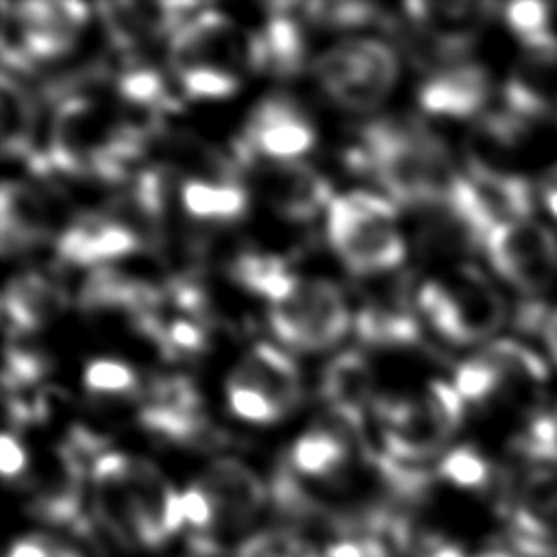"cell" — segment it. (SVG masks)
Segmentation results:
<instances>
[{"mask_svg": "<svg viewBox=\"0 0 557 557\" xmlns=\"http://www.w3.org/2000/svg\"><path fill=\"white\" fill-rule=\"evenodd\" d=\"M355 159L389 200L416 209L444 207L457 176L444 144L416 120H374L363 128Z\"/></svg>", "mask_w": 557, "mask_h": 557, "instance_id": "6da1fadb", "label": "cell"}, {"mask_svg": "<svg viewBox=\"0 0 557 557\" xmlns=\"http://www.w3.org/2000/svg\"><path fill=\"white\" fill-rule=\"evenodd\" d=\"M326 235L344 265L361 276L389 272L405 259L396 207L372 191L335 194L326 207Z\"/></svg>", "mask_w": 557, "mask_h": 557, "instance_id": "7a4b0ae2", "label": "cell"}, {"mask_svg": "<svg viewBox=\"0 0 557 557\" xmlns=\"http://www.w3.org/2000/svg\"><path fill=\"white\" fill-rule=\"evenodd\" d=\"M383 455L413 463L435 455L463 420V398L453 383L429 381L416 398H394L376 405Z\"/></svg>", "mask_w": 557, "mask_h": 557, "instance_id": "3957f363", "label": "cell"}, {"mask_svg": "<svg viewBox=\"0 0 557 557\" xmlns=\"http://www.w3.org/2000/svg\"><path fill=\"white\" fill-rule=\"evenodd\" d=\"M418 309L453 344H474L505 322V300L474 268H459L418 292Z\"/></svg>", "mask_w": 557, "mask_h": 557, "instance_id": "277c9868", "label": "cell"}, {"mask_svg": "<svg viewBox=\"0 0 557 557\" xmlns=\"http://www.w3.org/2000/svg\"><path fill=\"white\" fill-rule=\"evenodd\" d=\"M4 72H28L39 61H52L72 50L89 9L83 2H20L2 4Z\"/></svg>", "mask_w": 557, "mask_h": 557, "instance_id": "5b68a950", "label": "cell"}, {"mask_svg": "<svg viewBox=\"0 0 557 557\" xmlns=\"http://www.w3.org/2000/svg\"><path fill=\"white\" fill-rule=\"evenodd\" d=\"M313 74L337 104L370 111L394 89L398 59L379 39H348L324 50L313 65Z\"/></svg>", "mask_w": 557, "mask_h": 557, "instance_id": "8992f818", "label": "cell"}, {"mask_svg": "<svg viewBox=\"0 0 557 557\" xmlns=\"http://www.w3.org/2000/svg\"><path fill=\"white\" fill-rule=\"evenodd\" d=\"M270 329L294 350H324L337 344L350 324L342 292L324 278L296 276L292 287L270 302Z\"/></svg>", "mask_w": 557, "mask_h": 557, "instance_id": "52a82bcc", "label": "cell"}, {"mask_svg": "<svg viewBox=\"0 0 557 557\" xmlns=\"http://www.w3.org/2000/svg\"><path fill=\"white\" fill-rule=\"evenodd\" d=\"M226 394L237 418L270 424L298 405L300 374L287 352L265 342L255 344L231 372Z\"/></svg>", "mask_w": 557, "mask_h": 557, "instance_id": "ba28073f", "label": "cell"}, {"mask_svg": "<svg viewBox=\"0 0 557 557\" xmlns=\"http://www.w3.org/2000/svg\"><path fill=\"white\" fill-rule=\"evenodd\" d=\"M168 65L172 81L194 74H218L242 81V70L250 67L248 39H244L226 15L213 9H200L170 37Z\"/></svg>", "mask_w": 557, "mask_h": 557, "instance_id": "9c48e42d", "label": "cell"}, {"mask_svg": "<svg viewBox=\"0 0 557 557\" xmlns=\"http://www.w3.org/2000/svg\"><path fill=\"white\" fill-rule=\"evenodd\" d=\"M507 537L520 557H557V461L527 463L503 505Z\"/></svg>", "mask_w": 557, "mask_h": 557, "instance_id": "30bf717a", "label": "cell"}, {"mask_svg": "<svg viewBox=\"0 0 557 557\" xmlns=\"http://www.w3.org/2000/svg\"><path fill=\"white\" fill-rule=\"evenodd\" d=\"M481 246L494 270L520 292L537 294L557 274V237L537 222L498 224L485 233Z\"/></svg>", "mask_w": 557, "mask_h": 557, "instance_id": "8fae6325", "label": "cell"}, {"mask_svg": "<svg viewBox=\"0 0 557 557\" xmlns=\"http://www.w3.org/2000/svg\"><path fill=\"white\" fill-rule=\"evenodd\" d=\"M313 144L315 131L300 107L285 96H274L255 107L237 139L235 157L239 163H287L307 154Z\"/></svg>", "mask_w": 557, "mask_h": 557, "instance_id": "7c38bea8", "label": "cell"}, {"mask_svg": "<svg viewBox=\"0 0 557 557\" xmlns=\"http://www.w3.org/2000/svg\"><path fill=\"white\" fill-rule=\"evenodd\" d=\"M83 498V453L74 444L50 448L35 474L28 479V511L46 524L87 531Z\"/></svg>", "mask_w": 557, "mask_h": 557, "instance_id": "4fadbf2b", "label": "cell"}, {"mask_svg": "<svg viewBox=\"0 0 557 557\" xmlns=\"http://www.w3.org/2000/svg\"><path fill=\"white\" fill-rule=\"evenodd\" d=\"M146 239L144 231L113 207L70 220L59 233L57 250L67 263L96 265L135 255Z\"/></svg>", "mask_w": 557, "mask_h": 557, "instance_id": "5bb4252c", "label": "cell"}, {"mask_svg": "<svg viewBox=\"0 0 557 557\" xmlns=\"http://www.w3.org/2000/svg\"><path fill=\"white\" fill-rule=\"evenodd\" d=\"M139 420L157 437L176 444H198L209 437L202 400L189 379L154 381L139 396Z\"/></svg>", "mask_w": 557, "mask_h": 557, "instance_id": "9a60e30c", "label": "cell"}, {"mask_svg": "<svg viewBox=\"0 0 557 557\" xmlns=\"http://www.w3.org/2000/svg\"><path fill=\"white\" fill-rule=\"evenodd\" d=\"M242 168L259 183L270 205L289 220H311L322 209L326 211L335 196L324 176L296 161H248Z\"/></svg>", "mask_w": 557, "mask_h": 557, "instance_id": "2e32d148", "label": "cell"}, {"mask_svg": "<svg viewBox=\"0 0 557 557\" xmlns=\"http://www.w3.org/2000/svg\"><path fill=\"white\" fill-rule=\"evenodd\" d=\"M128 476L137 509L139 542L144 548L163 546L185 527L181 494L146 459L128 457Z\"/></svg>", "mask_w": 557, "mask_h": 557, "instance_id": "e0dca14e", "label": "cell"}, {"mask_svg": "<svg viewBox=\"0 0 557 557\" xmlns=\"http://www.w3.org/2000/svg\"><path fill=\"white\" fill-rule=\"evenodd\" d=\"M98 15L107 35L120 50H135L161 37H172L176 28L198 13L196 2H104Z\"/></svg>", "mask_w": 557, "mask_h": 557, "instance_id": "ac0fdd59", "label": "cell"}, {"mask_svg": "<svg viewBox=\"0 0 557 557\" xmlns=\"http://www.w3.org/2000/svg\"><path fill=\"white\" fill-rule=\"evenodd\" d=\"M61 215V198L50 189L24 181H7L0 196V228L4 250H22L50 237Z\"/></svg>", "mask_w": 557, "mask_h": 557, "instance_id": "d6986e66", "label": "cell"}, {"mask_svg": "<svg viewBox=\"0 0 557 557\" xmlns=\"http://www.w3.org/2000/svg\"><path fill=\"white\" fill-rule=\"evenodd\" d=\"M215 507V529H242L263 509L268 492L237 459H215L198 481Z\"/></svg>", "mask_w": 557, "mask_h": 557, "instance_id": "ffe728a7", "label": "cell"}, {"mask_svg": "<svg viewBox=\"0 0 557 557\" xmlns=\"http://www.w3.org/2000/svg\"><path fill=\"white\" fill-rule=\"evenodd\" d=\"M263 26L248 37L250 70L289 76L305 61L302 15H296V4H268Z\"/></svg>", "mask_w": 557, "mask_h": 557, "instance_id": "44dd1931", "label": "cell"}, {"mask_svg": "<svg viewBox=\"0 0 557 557\" xmlns=\"http://www.w3.org/2000/svg\"><path fill=\"white\" fill-rule=\"evenodd\" d=\"M490 81L483 67L457 63L433 74L420 89V104L440 117H470L485 104Z\"/></svg>", "mask_w": 557, "mask_h": 557, "instance_id": "7402d4cb", "label": "cell"}, {"mask_svg": "<svg viewBox=\"0 0 557 557\" xmlns=\"http://www.w3.org/2000/svg\"><path fill=\"white\" fill-rule=\"evenodd\" d=\"M65 305L57 283L37 272L13 276L2 294V320L9 333H33L48 324Z\"/></svg>", "mask_w": 557, "mask_h": 557, "instance_id": "603a6c76", "label": "cell"}, {"mask_svg": "<svg viewBox=\"0 0 557 557\" xmlns=\"http://www.w3.org/2000/svg\"><path fill=\"white\" fill-rule=\"evenodd\" d=\"M322 394L331 416L359 431L372 396V370L363 355L350 350L335 357L324 372Z\"/></svg>", "mask_w": 557, "mask_h": 557, "instance_id": "cb8c5ba5", "label": "cell"}, {"mask_svg": "<svg viewBox=\"0 0 557 557\" xmlns=\"http://www.w3.org/2000/svg\"><path fill=\"white\" fill-rule=\"evenodd\" d=\"M333 420V426H313L294 442L289 453V466L296 474L329 481L339 476L348 468L352 457L350 435L357 431L337 418Z\"/></svg>", "mask_w": 557, "mask_h": 557, "instance_id": "d4e9b609", "label": "cell"}, {"mask_svg": "<svg viewBox=\"0 0 557 557\" xmlns=\"http://www.w3.org/2000/svg\"><path fill=\"white\" fill-rule=\"evenodd\" d=\"M183 209L202 222H233L246 213L248 191L235 172L191 174L181 185Z\"/></svg>", "mask_w": 557, "mask_h": 557, "instance_id": "484cf974", "label": "cell"}, {"mask_svg": "<svg viewBox=\"0 0 557 557\" xmlns=\"http://www.w3.org/2000/svg\"><path fill=\"white\" fill-rule=\"evenodd\" d=\"M0 120H2V152L4 157L37 159L35 126L37 102L35 96L13 74L4 72L0 83Z\"/></svg>", "mask_w": 557, "mask_h": 557, "instance_id": "4316f807", "label": "cell"}, {"mask_svg": "<svg viewBox=\"0 0 557 557\" xmlns=\"http://www.w3.org/2000/svg\"><path fill=\"white\" fill-rule=\"evenodd\" d=\"M398 296L379 298L359 311L357 333L366 344L405 346L418 339L420 335L418 315Z\"/></svg>", "mask_w": 557, "mask_h": 557, "instance_id": "83f0119b", "label": "cell"}, {"mask_svg": "<svg viewBox=\"0 0 557 557\" xmlns=\"http://www.w3.org/2000/svg\"><path fill=\"white\" fill-rule=\"evenodd\" d=\"M483 355L500 370L505 389H533L546 383L548 370L540 355L513 339L492 342Z\"/></svg>", "mask_w": 557, "mask_h": 557, "instance_id": "f1b7e54d", "label": "cell"}, {"mask_svg": "<svg viewBox=\"0 0 557 557\" xmlns=\"http://www.w3.org/2000/svg\"><path fill=\"white\" fill-rule=\"evenodd\" d=\"M505 20L518 39L537 57L555 59L557 57V37L550 28L548 4L540 0H518L507 4Z\"/></svg>", "mask_w": 557, "mask_h": 557, "instance_id": "f546056e", "label": "cell"}, {"mask_svg": "<svg viewBox=\"0 0 557 557\" xmlns=\"http://www.w3.org/2000/svg\"><path fill=\"white\" fill-rule=\"evenodd\" d=\"M233 276L248 292L265 298L270 305L292 287L298 274L289 272L278 257L261 255V252H244L233 263Z\"/></svg>", "mask_w": 557, "mask_h": 557, "instance_id": "4dcf8cb0", "label": "cell"}, {"mask_svg": "<svg viewBox=\"0 0 557 557\" xmlns=\"http://www.w3.org/2000/svg\"><path fill=\"white\" fill-rule=\"evenodd\" d=\"M85 387L104 398H126L141 396V385L137 372L117 359H94L83 374Z\"/></svg>", "mask_w": 557, "mask_h": 557, "instance_id": "1f68e13d", "label": "cell"}, {"mask_svg": "<svg viewBox=\"0 0 557 557\" xmlns=\"http://www.w3.org/2000/svg\"><path fill=\"white\" fill-rule=\"evenodd\" d=\"M453 387L459 392L463 403L468 400L481 405L505 389V379L500 370L481 352L455 370Z\"/></svg>", "mask_w": 557, "mask_h": 557, "instance_id": "d6a6232c", "label": "cell"}, {"mask_svg": "<svg viewBox=\"0 0 557 557\" xmlns=\"http://www.w3.org/2000/svg\"><path fill=\"white\" fill-rule=\"evenodd\" d=\"M437 474L455 487L483 490L490 483V463L472 446H457L440 459Z\"/></svg>", "mask_w": 557, "mask_h": 557, "instance_id": "836d02e7", "label": "cell"}, {"mask_svg": "<svg viewBox=\"0 0 557 557\" xmlns=\"http://www.w3.org/2000/svg\"><path fill=\"white\" fill-rule=\"evenodd\" d=\"M235 557H320L298 533L272 529L246 540Z\"/></svg>", "mask_w": 557, "mask_h": 557, "instance_id": "e575fe53", "label": "cell"}, {"mask_svg": "<svg viewBox=\"0 0 557 557\" xmlns=\"http://www.w3.org/2000/svg\"><path fill=\"white\" fill-rule=\"evenodd\" d=\"M46 372V359L22 346H9L4 355V374L2 383L7 394H20L33 387Z\"/></svg>", "mask_w": 557, "mask_h": 557, "instance_id": "d590c367", "label": "cell"}, {"mask_svg": "<svg viewBox=\"0 0 557 557\" xmlns=\"http://www.w3.org/2000/svg\"><path fill=\"white\" fill-rule=\"evenodd\" d=\"M305 17L331 26H359L376 17V7L366 2H311L302 4Z\"/></svg>", "mask_w": 557, "mask_h": 557, "instance_id": "8d00e7d4", "label": "cell"}, {"mask_svg": "<svg viewBox=\"0 0 557 557\" xmlns=\"http://www.w3.org/2000/svg\"><path fill=\"white\" fill-rule=\"evenodd\" d=\"M181 505L185 524L196 529L198 535H209L215 529V507L200 483L189 485L185 492H181Z\"/></svg>", "mask_w": 557, "mask_h": 557, "instance_id": "74e56055", "label": "cell"}, {"mask_svg": "<svg viewBox=\"0 0 557 557\" xmlns=\"http://www.w3.org/2000/svg\"><path fill=\"white\" fill-rule=\"evenodd\" d=\"M7 557H83L72 546L48 535H24L15 540Z\"/></svg>", "mask_w": 557, "mask_h": 557, "instance_id": "f35d334b", "label": "cell"}, {"mask_svg": "<svg viewBox=\"0 0 557 557\" xmlns=\"http://www.w3.org/2000/svg\"><path fill=\"white\" fill-rule=\"evenodd\" d=\"M0 466L2 474L7 479H20L26 472L28 466V455L22 442L13 433H2V444H0Z\"/></svg>", "mask_w": 557, "mask_h": 557, "instance_id": "ab89813d", "label": "cell"}, {"mask_svg": "<svg viewBox=\"0 0 557 557\" xmlns=\"http://www.w3.org/2000/svg\"><path fill=\"white\" fill-rule=\"evenodd\" d=\"M542 337H544V344H546L553 361L557 363V311L548 315V320L544 324V331H542Z\"/></svg>", "mask_w": 557, "mask_h": 557, "instance_id": "60d3db41", "label": "cell"}, {"mask_svg": "<svg viewBox=\"0 0 557 557\" xmlns=\"http://www.w3.org/2000/svg\"><path fill=\"white\" fill-rule=\"evenodd\" d=\"M544 205L550 211V215L557 218V185H548L544 191Z\"/></svg>", "mask_w": 557, "mask_h": 557, "instance_id": "b9f144b4", "label": "cell"}, {"mask_svg": "<svg viewBox=\"0 0 557 557\" xmlns=\"http://www.w3.org/2000/svg\"><path fill=\"white\" fill-rule=\"evenodd\" d=\"M474 557H516V555L507 553V550H485V553H479Z\"/></svg>", "mask_w": 557, "mask_h": 557, "instance_id": "7bdbcfd3", "label": "cell"}, {"mask_svg": "<svg viewBox=\"0 0 557 557\" xmlns=\"http://www.w3.org/2000/svg\"><path fill=\"white\" fill-rule=\"evenodd\" d=\"M555 418H557V416H555Z\"/></svg>", "mask_w": 557, "mask_h": 557, "instance_id": "ee69618b", "label": "cell"}]
</instances>
